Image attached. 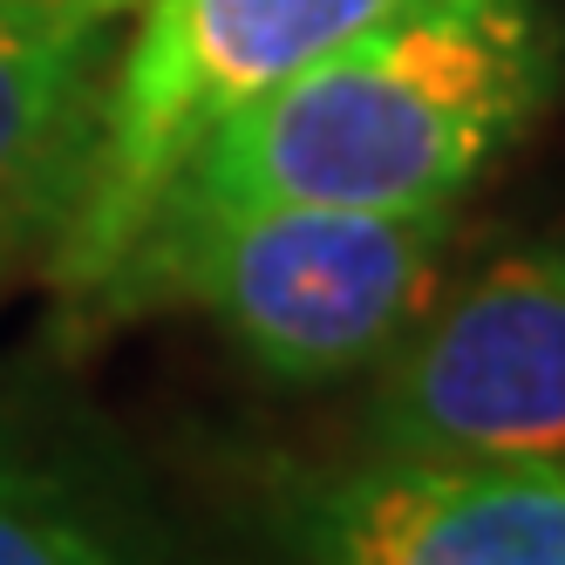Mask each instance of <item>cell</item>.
I'll use <instances>...</instances> for the list:
<instances>
[{
  "mask_svg": "<svg viewBox=\"0 0 565 565\" xmlns=\"http://www.w3.org/2000/svg\"><path fill=\"white\" fill-rule=\"evenodd\" d=\"M558 68L565 42L545 0H402L232 109L157 212H457L545 116Z\"/></svg>",
  "mask_w": 565,
  "mask_h": 565,
  "instance_id": "cell-1",
  "label": "cell"
},
{
  "mask_svg": "<svg viewBox=\"0 0 565 565\" xmlns=\"http://www.w3.org/2000/svg\"><path fill=\"white\" fill-rule=\"evenodd\" d=\"M457 212L212 205L157 212L103 279L109 313L191 307L259 375L320 388L369 375L443 287Z\"/></svg>",
  "mask_w": 565,
  "mask_h": 565,
  "instance_id": "cell-2",
  "label": "cell"
},
{
  "mask_svg": "<svg viewBox=\"0 0 565 565\" xmlns=\"http://www.w3.org/2000/svg\"><path fill=\"white\" fill-rule=\"evenodd\" d=\"M402 0H137L75 198L49 238V273L68 300H96L150 212L232 109L294 68L341 49Z\"/></svg>",
  "mask_w": 565,
  "mask_h": 565,
  "instance_id": "cell-3",
  "label": "cell"
},
{
  "mask_svg": "<svg viewBox=\"0 0 565 565\" xmlns=\"http://www.w3.org/2000/svg\"><path fill=\"white\" fill-rule=\"evenodd\" d=\"M369 375L361 450L565 470V238H524L436 287Z\"/></svg>",
  "mask_w": 565,
  "mask_h": 565,
  "instance_id": "cell-4",
  "label": "cell"
},
{
  "mask_svg": "<svg viewBox=\"0 0 565 565\" xmlns=\"http://www.w3.org/2000/svg\"><path fill=\"white\" fill-rule=\"evenodd\" d=\"M273 565H565V470L354 450L273 498Z\"/></svg>",
  "mask_w": 565,
  "mask_h": 565,
  "instance_id": "cell-5",
  "label": "cell"
},
{
  "mask_svg": "<svg viewBox=\"0 0 565 565\" xmlns=\"http://www.w3.org/2000/svg\"><path fill=\"white\" fill-rule=\"evenodd\" d=\"M137 0H0V279L55 238Z\"/></svg>",
  "mask_w": 565,
  "mask_h": 565,
  "instance_id": "cell-6",
  "label": "cell"
},
{
  "mask_svg": "<svg viewBox=\"0 0 565 565\" xmlns=\"http://www.w3.org/2000/svg\"><path fill=\"white\" fill-rule=\"evenodd\" d=\"M0 565H178L49 470L0 457Z\"/></svg>",
  "mask_w": 565,
  "mask_h": 565,
  "instance_id": "cell-7",
  "label": "cell"
}]
</instances>
